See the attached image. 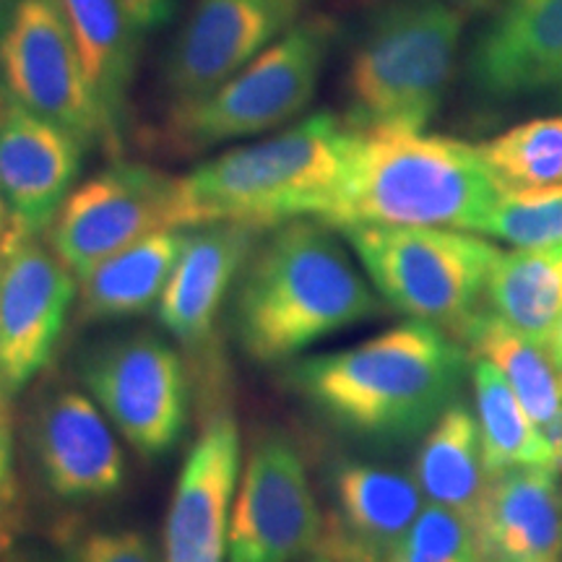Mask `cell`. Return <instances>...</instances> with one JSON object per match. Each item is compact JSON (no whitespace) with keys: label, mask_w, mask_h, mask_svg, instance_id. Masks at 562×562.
I'll return each instance as SVG.
<instances>
[{"label":"cell","mask_w":562,"mask_h":562,"mask_svg":"<svg viewBox=\"0 0 562 562\" xmlns=\"http://www.w3.org/2000/svg\"><path fill=\"white\" fill-rule=\"evenodd\" d=\"M414 482L430 505L472 521L487 487L480 425L467 406L453 402L425 432L414 459Z\"/></svg>","instance_id":"obj_24"},{"label":"cell","mask_w":562,"mask_h":562,"mask_svg":"<svg viewBox=\"0 0 562 562\" xmlns=\"http://www.w3.org/2000/svg\"><path fill=\"white\" fill-rule=\"evenodd\" d=\"M344 240L393 311L456 334L480 311L501 250L482 237L435 227H341Z\"/></svg>","instance_id":"obj_6"},{"label":"cell","mask_w":562,"mask_h":562,"mask_svg":"<svg viewBox=\"0 0 562 562\" xmlns=\"http://www.w3.org/2000/svg\"><path fill=\"white\" fill-rule=\"evenodd\" d=\"M83 151L87 146L74 133L9 97L0 102V195L13 227L32 237L50 229L81 170Z\"/></svg>","instance_id":"obj_17"},{"label":"cell","mask_w":562,"mask_h":562,"mask_svg":"<svg viewBox=\"0 0 562 562\" xmlns=\"http://www.w3.org/2000/svg\"><path fill=\"white\" fill-rule=\"evenodd\" d=\"M422 501L414 476L398 469L336 461L315 554L328 562H389L425 508Z\"/></svg>","instance_id":"obj_15"},{"label":"cell","mask_w":562,"mask_h":562,"mask_svg":"<svg viewBox=\"0 0 562 562\" xmlns=\"http://www.w3.org/2000/svg\"><path fill=\"white\" fill-rule=\"evenodd\" d=\"M476 425H480L482 461L487 480L510 469L539 467L552 469V453L533 425L524 404L513 393L503 372L487 360L474 362Z\"/></svg>","instance_id":"obj_26"},{"label":"cell","mask_w":562,"mask_h":562,"mask_svg":"<svg viewBox=\"0 0 562 562\" xmlns=\"http://www.w3.org/2000/svg\"><path fill=\"white\" fill-rule=\"evenodd\" d=\"M467 347L425 321H406L355 347L307 357L286 385L344 432L370 440L417 438L453 404Z\"/></svg>","instance_id":"obj_2"},{"label":"cell","mask_w":562,"mask_h":562,"mask_svg":"<svg viewBox=\"0 0 562 562\" xmlns=\"http://www.w3.org/2000/svg\"><path fill=\"white\" fill-rule=\"evenodd\" d=\"M240 480V430L232 414L206 422L182 463L165 524V562H224Z\"/></svg>","instance_id":"obj_16"},{"label":"cell","mask_w":562,"mask_h":562,"mask_svg":"<svg viewBox=\"0 0 562 562\" xmlns=\"http://www.w3.org/2000/svg\"><path fill=\"white\" fill-rule=\"evenodd\" d=\"M13 505H16V480H13V438L9 406H0V552L9 544Z\"/></svg>","instance_id":"obj_31"},{"label":"cell","mask_w":562,"mask_h":562,"mask_svg":"<svg viewBox=\"0 0 562 562\" xmlns=\"http://www.w3.org/2000/svg\"><path fill=\"white\" fill-rule=\"evenodd\" d=\"M501 193L480 146L422 131H357L339 195L323 222L334 229L482 232Z\"/></svg>","instance_id":"obj_3"},{"label":"cell","mask_w":562,"mask_h":562,"mask_svg":"<svg viewBox=\"0 0 562 562\" xmlns=\"http://www.w3.org/2000/svg\"><path fill=\"white\" fill-rule=\"evenodd\" d=\"M357 128L321 110L258 144L237 146L180 178L182 229L235 222H323L339 195Z\"/></svg>","instance_id":"obj_4"},{"label":"cell","mask_w":562,"mask_h":562,"mask_svg":"<svg viewBox=\"0 0 562 562\" xmlns=\"http://www.w3.org/2000/svg\"><path fill=\"white\" fill-rule=\"evenodd\" d=\"M334 37L336 24L326 16L292 24L209 97L172 108L167 121L172 144L209 149L294 121L311 108Z\"/></svg>","instance_id":"obj_7"},{"label":"cell","mask_w":562,"mask_h":562,"mask_svg":"<svg viewBox=\"0 0 562 562\" xmlns=\"http://www.w3.org/2000/svg\"><path fill=\"white\" fill-rule=\"evenodd\" d=\"M79 47L83 74L100 104L108 151L121 149V128L138 58V30L123 0H58Z\"/></svg>","instance_id":"obj_21"},{"label":"cell","mask_w":562,"mask_h":562,"mask_svg":"<svg viewBox=\"0 0 562 562\" xmlns=\"http://www.w3.org/2000/svg\"><path fill=\"white\" fill-rule=\"evenodd\" d=\"M389 562H480L472 521L427 503Z\"/></svg>","instance_id":"obj_29"},{"label":"cell","mask_w":562,"mask_h":562,"mask_svg":"<svg viewBox=\"0 0 562 562\" xmlns=\"http://www.w3.org/2000/svg\"><path fill=\"white\" fill-rule=\"evenodd\" d=\"M0 81L19 108L74 133L87 149H108L100 104L58 0H5L0 9Z\"/></svg>","instance_id":"obj_9"},{"label":"cell","mask_w":562,"mask_h":562,"mask_svg":"<svg viewBox=\"0 0 562 562\" xmlns=\"http://www.w3.org/2000/svg\"><path fill=\"white\" fill-rule=\"evenodd\" d=\"M378 311L375 286L331 224L292 220L256 243L237 277L229 321L248 360L279 364Z\"/></svg>","instance_id":"obj_1"},{"label":"cell","mask_w":562,"mask_h":562,"mask_svg":"<svg viewBox=\"0 0 562 562\" xmlns=\"http://www.w3.org/2000/svg\"><path fill=\"white\" fill-rule=\"evenodd\" d=\"M482 232L513 248H547L562 243V186L503 191Z\"/></svg>","instance_id":"obj_28"},{"label":"cell","mask_w":562,"mask_h":562,"mask_svg":"<svg viewBox=\"0 0 562 562\" xmlns=\"http://www.w3.org/2000/svg\"><path fill=\"white\" fill-rule=\"evenodd\" d=\"M3 562H66V560L55 558L53 552L40 550V547H21V550L3 554Z\"/></svg>","instance_id":"obj_34"},{"label":"cell","mask_w":562,"mask_h":562,"mask_svg":"<svg viewBox=\"0 0 562 562\" xmlns=\"http://www.w3.org/2000/svg\"><path fill=\"white\" fill-rule=\"evenodd\" d=\"M438 3L459 5L463 11H476V9H484V5H490L492 0H438Z\"/></svg>","instance_id":"obj_36"},{"label":"cell","mask_w":562,"mask_h":562,"mask_svg":"<svg viewBox=\"0 0 562 562\" xmlns=\"http://www.w3.org/2000/svg\"><path fill=\"white\" fill-rule=\"evenodd\" d=\"M472 529L480 562H562L558 474L524 467L492 476Z\"/></svg>","instance_id":"obj_19"},{"label":"cell","mask_w":562,"mask_h":562,"mask_svg":"<svg viewBox=\"0 0 562 562\" xmlns=\"http://www.w3.org/2000/svg\"><path fill=\"white\" fill-rule=\"evenodd\" d=\"M539 432H542L547 448H550V453H552L554 474L562 476V409L554 414L550 422L539 425Z\"/></svg>","instance_id":"obj_33"},{"label":"cell","mask_w":562,"mask_h":562,"mask_svg":"<svg viewBox=\"0 0 562 562\" xmlns=\"http://www.w3.org/2000/svg\"><path fill=\"white\" fill-rule=\"evenodd\" d=\"M30 446L42 484L63 503L108 501L125 487L128 467L121 442L87 393H45L32 412Z\"/></svg>","instance_id":"obj_14"},{"label":"cell","mask_w":562,"mask_h":562,"mask_svg":"<svg viewBox=\"0 0 562 562\" xmlns=\"http://www.w3.org/2000/svg\"><path fill=\"white\" fill-rule=\"evenodd\" d=\"M480 151L501 191L562 186V115L516 125Z\"/></svg>","instance_id":"obj_27"},{"label":"cell","mask_w":562,"mask_h":562,"mask_svg":"<svg viewBox=\"0 0 562 562\" xmlns=\"http://www.w3.org/2000/svg\"><path fill=\"white\" fill-rule=\"evenodd\" d=\"M76 277L40 237L11 224L0 248V389L16 396L50 362L74 305Z\"/></svg>","instance_id":"obj_12"},{"label":"cell","mask_w":562,"mask_h":562,"mask_svg":"<svg viewBox=\"0 0 562 562\" xmlns=\"http://www.w3.org/2000/svg\"><path fill=\"white\" fill-rule=\"evenodd\" d=\"M0 406H5V393H3V389H0Z\"/></svg>","instance_id":"obj_38"},{"label":"cell","mask_w":562,"mask_h":562,"mask_svg":"<svg viewBox=\"0 0 562 562\" xmlns=\"http://www.w3.org/2000/svg\"><path fill=\"white\" fill-rule=\"evenodd\" d=\"M188 232L167 229L131 245L97 266L79 286L81 323H110L136 318L159 305L175 263L186 248Z\"/></svg>","instance_id":"obj_22"},{"label":"cell","mask_w":562,"mask_h":562,"mask_svg":"<svg viewBox=\"0 0 562 562\" xmlns=\"http://www.w3.org/2000/svg\"><path fill=\"white\" fill-rule=\"evenodd\" d=\"M463 13L438 0L378 11L351 53L347 121L357 131H422L451 87Z\"/></svg>","instance_id":"obj_5"},{"label":"cell","mask_w":562,"mask_h":562,"mask_svg":"<svg viewBox=\"0 0 562 562\" xmlns=\"http://www.w3.org/2000/svg\"><path fill=\"white\" fill-rule=\"evenodd\" d=\"M261 227L216 222L186 235L178 263L157 305V318L175 341L199 357L216 331L224 300L256 248Z\"/></svg>","instance_id":"obj_18"},{"label":"cell","mask_w":562,"mask_h":562,"mask_svg":"<svg viewBox=\"0 0 562 562\" xmlns=\"http://www.w3.org/2000/svg\"><path fill=\"white\" fill-rule=\"evenodd\" d=\"M302 562H328V560L321 558V554H311V558H305Z\"/></svg>","instance_id":"obj_37"},{"label":"cell","mask_w":562,"mask_h":562,"mask_svg":"<svg viewBox=\"0 0 562 562\" xmlns=\"http://www.w3.org/2000/svg\"><path fill=\"white\" fill-rule=\"evenodd\" d=\"M453 339L503 372L537 427L562 409L560 372L544 344L513 331L490 311H476L453 334Z\"/></svg>","instance_id":"obj_25"},{"label":"cell","mask_w":562,"mask_h":562,"mask_svg":"<svg viewBox=\"0 0 562 562\" xmlns=\"http://www.w3.org/2000/svg\"><path fill=\"white\" fill-rule=\"evenodd\" d=\"M484 302L513 331L547 344L562 318V243L501 252L490 269Z\"/></svg>","instance_id":"obj_23"},{"label":"cell","mask_w":562,"mask_h":562,"mask_svg":"<svg viewBox=\"0 0 562 562\" xmlns=\"http://www.w3.org/2000/svg\"><path fill=\"white\" fill-rule=\"evenodd\" d=\"M290 3H302V0H290Z\"/></svg>","instance_id":"obj_39"},{"label":"cell","mask_w":562,"mask_h":562,"mask_svg":"<svg viewBox=\"0 0 562 562\" xmlns=\"http://www.w3.org/2000/svg\"><path fill=\"white\" fill-rule=\"evenodd\" d=\"M79 372L133 451L161 459L178 448L191 414V378L170 341L149 331L112 336L81 357Z\"/></svg>","instance_id":"obj_8"},{"label":"cell","mask_w":562,"mask_h":562,"mask_svg":"<svg viewBox=\"0 0 562 562\" xmlns=\"http://www.w3.org/2000/svg\"><path fill=\"white\" fill-rule=\"evenodd\" d=\"M323 510L290 435L252 442L232 503L227 562H302L318 552Z\"/></svg>","instance_id":"obj_11"},{"label":"cell","mask_w":562,"mask_h":562,"mask_svg":"<svg viewBox=\"0 0 562 562\" xmlns=\"http://www.w3.org/2000/svg\"><path fill=\"white\" fill-rule=\"evenodd\" d=\"M544 347H547V351H550L554 368H558L560 381H562V318H560L558 326H554V331H552L550 339H547Z\"/></svg>","instance_id":"obj_35"},{"label":"cell","mask_w":562,"mask_h":562,"mask_svg":"<svg viewBox=\"0 0 562 562\" xmlns=\"http://www.w3.org/2000/svg\"><path fill=\"white\" fill-rule=\"evenodd\" d=\"M131 13V21L138 32H151L157 26L167 24V19L175 13L178 0H123Z\"/></svg>","instance_id":"obj_32"},{"label":"cell","mask_w":562,"mask_h":562,"mask_svg":"<svg viewBox=\"0 0 562 562\" xmlns=\"http://www.w3.org/2000/svg\"><path fill=\"white\" fill-rule=\"evenodd\" d=\"M290 0H199L167 58L175 108L193 104L240 74L294 24Z\"/></svg>","instance_id":"obj_13"},{"label":"cell","mask_w":562,"mask_h":562,"mask_svg":"<svg viewBox=\"0 0 562 562\" xmlns=\"http://www.w3.org/2000/svg\"><path fill=\"white\" fill-rule=\"evenodd\" d=\"M469 79L490 97L562 83V0H508L476 40Z\"/></svg>","instance_id":"obj_20"},{"label":"cell","mask_w":562,"mask_h":562,"mask_svg":"<svg viewBox=\"0 0 562 562\" xmlns=\"http://www.w3.org/2000/svg\"><path fill=\"white\" fill-rule=\"evenodd\" d=\"M76 562H165V552L144 531L102 529L81 539Z\"/></svg>","instance_id":"obj_30"},{"label":"cell","mask_w":562,"mask_h":562,"mask_svg":"<svg viewBox=\"0 0 562 562\" xmlns=\"http://www.w3.org/2000/svg\"><path fill=\"white\" fill-rule=\"evenodd\" d=\"M167 229H182L180 178L149 165L112 161L68 193L45 235L81 281L108 258Z\"/></svg>","instance_id":"obj_10"}]
</instances>
